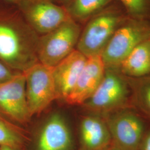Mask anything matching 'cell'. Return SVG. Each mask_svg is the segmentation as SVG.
Listing matches in <instances>:
<instances>
[{
	"mask_svg": "<svg viewBox=\"0 0 150 150\" xmlns=\"http://www.w3.org/2000/svg\"><path fill=\"white\" fill-rule=\"evenodd\" d=\"M40 36L20 10L0 5V61L17 72H23L37 63Z\"/></svg>",
	"mask_w": 150,
	"mask_h": 150,
	"instance_id": "cell-1",
	"label": "cell"
},
{
	"mask_svg": "<svg viewBox=\"0 0 150 150\" xmlns=\"http://www.w3.org/2000/svg\"><path fill=\"white\" fill-rule=\"evenodd\" d=\"M121 150V149H118L117 147H116V146H113V145L112 144V145H111L108 148H107L106 150Z\"/></svg>",
	"mask_w": 150,
	"mask_h": 150,
	"instance_id": "cell-24",
	"label": "cell"
},
{
	"mask_svg": "<svg viewBox=\"0 0 150 150\" xmlns=\"http://www.w3.org/2000/svg\"><path fill=\"white\" fill-rule=\"evenodd\" d=\"M18 9L39 36L51 32L71 18L64 7L51 0H27Z\"/></svg>",
	"mask_w": 150,
	"mask_h": 150,
	"instance_id": "cell-8",
	"label": "cell"
},
{
	"mask_svg": "<svg viewBox=\"0 0 150 150\" xmlns=\"http://www.w3.org/2000/svg\"><path fill=\"white\" fill-rule=\"evenodd\" d=\"M71 131L59 113L50 117L36 135L32 150H75Z\"/></svg>",
	"mask_w": 150,
	"mask_h": 150,
	"instance_id": "cell-10",
	"label": "cell"
},
{
	"mask_svg": "<svg viewBox=\"0 0 150 150\" xmlns=\"http://www.w3.org/2000/svg\"><path fill=\"white\" fill-rule=\"evenodd\" d=\"M87 57L76 49L52 67L57 99L65 100L78 80Z\"/></svg>",
	"mask_w": 150,
	"mask_h": 150,
	"instance_id": "cell-12",
	"label": "cell"
},
{
	"mask_svg": "<svg viewBox=\"0 0 150 150\" xmlns=\"http://www.w3.org/2000/svg\"><path fill=\"white\" fill-rule=\"evenodd\" d=\"M139 150H150V131L145 132Z\"/></svg>",
	"mask_w": 150,
	"mask_h": 150,
	"instance_id": "cell-20",
	"label": "cell"
},
{
	"mask_svg": "<svg viewBox=\"0 0 150 150\" xmlns=\"http://www.w3.org/2000/svg\"><path fill=\"white\" fill-rule=\"evenodd\" d=\"M51 1L54 2V3L58 4L59 5L65 7L67 5H68L72 0H51Z\"/></svg>",
	"mask_w": 150,
	"mask_h": 150,
	"instance_id": "cell-23",
	"label": "cell"
},
{
	"mask_svg": "<svg viewBox=\"0 0 150 150\" xmlns=\"http://www.w3.org/2000/svg\"><path fill=\"white\" fill-rule=\"evenodd\" d=\"M26 147H12L9 146H1L0 150H26Z\"/></svg>",
	"mask_w": 150,
	"mask_h": 150,
	"instance_id": "cell-22",
	"label": "cell"
},
{
	"mask_svg": "<svg viewBox=\"0 0 150 150\" xmlns=\"http://www.w3.org/2000/svg\"><path fill=\"white\" fill-rule=\"evenodd\" d=\"M105 72L106 67L101 56L87 57L75 86L64 101L69 105H83L96 91Z\"/></svg>",
	"mask_w": 150,
	"mask_h": 150,
	"instance_id": "cell-11",
	"label": "cell"
},
{
	"mask_svg": "<svg viewBox=\"0 0 150 150\" xmlns=\"http://www.w3.org/2000/svg\"><path fill=\"white\" fill-rule=\"evenodd\" d=\"M81 31L79 23L70 18L51 32L40 36L38 61L54 67L76 50Z\"/></svg>",
	"mask_w": 150,
	"mask_h": 150,
	"instance_id": "cell-4",
	"label": "cell"
},
{
	"mask_svg": "<svg viewBox=\"0 0 150 150\" xmlns=\"http://www.w3.org/2000/svg\"><path fill=\"white\" fill-rule=\"evenodd\" d=\"M19 72L12 70L0 61V84L11 80Z\"/></svg>",
	"mask_w": 150,
	"mask_h": 150,
	"instance_id": "cell-19",
	"label": "cell"
},
{
	"mask_svg": "<svg viewBox=\"0 0 150 150\" xmlns=\"http://www.w3.org/2000/svg\"><path fill=\"white\" fill-rule=\"evenodd\" d=\"M104 116L113 146L122 150H139L146 131L139 115L124 108Z\"/></svg>",
	"mask_w": 150,
	"mask_h": 150,
	"instance_id": "cell-6",
	"label": "cell"
},
{
	"mask_svg": "<svg viewBox=\"0 0 150 150\" xmlns=\"http://www.w3.org/2000/svg\"><path fill=\"white\" fill-rule=\"evenodd\" d=\"M112 0H72L64 8L75 21L85 22L110 5Z\"/></svg>",
	"mask_w": 150,
	"mask_h": 150,
	"instance_id": "cell-15",
	"label": "cell"
},
{
	"mask_svg": "<svg viewBox=\"0 0 150 150\" xmlns=\"http://www.w3.org/2000/svg\"><path fill=\"white\" fill-rule=\"evenodd\" d=\"M129 93L128 82L118 69H106L101 83L83 106L92 112L105 115L126 108Z\"/></svg>",
	"mask_w": 150,
	"mask_h": 150,
	"instance_id": "cell-5",
	"label": "cell"
},
{
	"mask_svg": "<svg viewBox=\"0 0 150 150\" xmlns=\"http://www.w3.org/2000/svg\"><path fill=\"white\" fill-rule=\"evenodd\" d=\"M129 17L146 19L150 11V0H119Z\"/></svg>",
	"mask_w": 150,
	"mask_h": 150,
	"instance_id": "cell-17",
	"label": "cell"
},
{
	"mask_svg": "<svg viewBox=\"0 0 150 150\" xmlns=\"http://www.w3.org/2000/svg\"><path fill=\"white\" fill-rule=\"evenodd\" d=\"M127 17L117 7L108 6L86 22L76 49L87 57L101 56L114 33Z\"/></svg>",
	"mask_w": 150,
	"mask_h": 150,
	"instance_id": "cell-2",
	"label": "cell"
},
{
	"mask_svg": "<svg viewBox=\"0 0 150 150\" xmlns=\"http://www.w3.org/2000/svg\"><path fill=\"white\" fill-rule=\"evenodd\" d=\"M136 86L135 95L141 106L150 113V79H144Z\"/></svg>",
	"mask_w": 150,
	"mask_h": 150,
	"instance_id": "cell-18",
	"label": "cell"
},
{
	"mask_svg": "<svg viewBox=\"0 0 150 150\" xmlns=\"http://www.w3.org/2000/svg\"><path fill=\"white\" fill-rule=\"evenodd\" d=\"M120 72L134 78L150 74V40L140 43L127 55L118 67Z\"/></svg>",
	"mask_w": 150,
	"mask_h": 150,
	"instance_id": "cell-14",
	"label": "cell"
},
{
	"mask_svg": "<svg viewBox=\"0 0 150 150\" xmlns=\"http://www.w3.org/2000/svg\"><path fill=\"white\" fill-rule=\"evenodd\" d=\"M0 113L18 125L27 123L32 117L27 104L26 81L23 72L0 84Z\"/></svg>",
	"mask_w": 150,
	"mask_h": 150,
	"instance_id": "cell-9",
	"label": "cell"
},
{
	"mask_svg": "<svg viewBox=\"0 0 150 150\" xmlns=\"http://www.w3.org/2000/svg\"><path fill=\"white\" fill-rule=\"evenodd\" d=\"M27 104L31 116L42 112L57 99L52 67L38 62L23 72Z\"/></svg>",
	"mask_w": 150,
	"mask_h": 150,
	"instance_id": "cell-7",
	"label": "cell"
},
{
	"mask_svg": "<svg viewBox=\"0 0 150 150\" xmlns=\"http://www.w3.org/2000/svg\"><path fill=\"white\" fill-rule=\"evenodd\" d=\"M112 144L111 136L104 118L95 115L82 120L78 150H105Z\"/></svg>",
	"mask_w": 150,
	"mask_h": 150,
	"instance_id": "cell-13",
	"label": "cell"
},
{
	"mask_svg": "<svg viewBox=\"0 0 150 150\" xmlns=\"http://www.w3.org/2000/svg\"><path fill=\"white\" fill-rule=\"evenodd\" d=\"M30 141L24 129L11 122L0 113V146L26 147Z\"/></svg>",
	"mask_w": 150,
	"mask_h": 150,
	"instance_id": "cell-16",
	"label": "cell"
},
{
	"mask_svg": "<svg viewBox=\"0 0 150 150\" xmlns=\"http://www.w3.org/2000/svg\"><path fill=\"white\" fill-rule=\"evenodd\" d=\"M27 0H0V5L10 6L19 8Z\"/></svg>",
	"mask_w": 150,
	"mask_h": 150,
	"instance_id": "cell-21",
	"label": "cell"
},
{
	"mask_svg": "<svg viewBox=\"0 0 150 150\" xmlns=\"http://www.w3.org/2000/svg\"><path fill=\"white\" fill-rule=\"evenodd\" d=\"M149 40V22L146 19L127 18L114 33L101 55L106 69H118L136 47Z\"/></svg>",
	"mask_w": 150,
	"mask_h": 150,
	"instance_id": "cell-3",
	"label": "cell"
}]
</instances>
